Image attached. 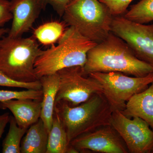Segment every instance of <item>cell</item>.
<instances>
[{
  "label": "cell",
  "instance_id": "cell-10",
  "mask_svg": "<svg viewBox=\"0 0 153 153\" xmlns=\"http://www.w3.org/2000/svg\"><path fill=\"white\" fill-rule=\"evenodd\" d=\"M70 144L79 152L128 153L125 143L111 125L102 126L75 138Z\"/></svg>",
  "mask_w": 153,
  "mask_h": 153
},
{
  "label": "cell",
  "instance_id": "cell-20",
  "mask_svg": "<svg viewBox=\"0 0 153 153\" xmlns=\"http://www.w3.org/2000/svg\"><path fill=\"white\" fill-rule=\"evenodd\" d=\"M42 98L43 91L42 89H27L22 91L0 90V102L19 99L42 100Z\"/></svg>",
  "mask_w": 153,
  "mask_h": 153
},
{
  "label": "cell",
  "instance_id": "cell-9",
  "mask_svg": "<svg viewBox=\"0 0 153 153\" xmlns=\"http://www.w3.org/2000/svg\"><path fill=\"white\" fill-rule=\"evenodd\" d=\"M132 119L119 111L113 112L111 125L125 143L128 153H150L153 149V130L146 121Z\"/></svg>",
  "mask_w": 153,
  "mask_h": 153
},
{
  "label": "cell",
  "instance_id": "cell-3",
  "mask_svg": "<svg viewBox=\"0 0 153 153\" xmlns=\"http://www.w3.org/2000/svg\"><path fill=\"white\" fill-rule=\"evenodd\" d=\"M96 44L73 27H69L58 40L57 46L52 45L49 49L42 50L36 59L34 68L38 79L64 68L83 67L88 52Z\"/></svg>",
  "mask_w": 153,
  "mask_h": 153
},
{
  "label": "cell",
  "instance_id": "cell-17",
  "mask_svg": "<svg viewBox=\"0 0 153 153\" xmlns=\"http://www.w3.org/2000/svg\"><path fill=\"white\" fill-rule=\"evenodd\" d=\"M64 28V25L61 22H47L34 30V36L43 45H53L63 35L65 31Z\"/></svg>",
  "mask_w": 153,
  "mask_h": 153
},
{
  "label": "cell",
  "instance_id": "cell-27",
  "mask_svg": "<svg viewBox=\"0 0 153 153\" xmlns=\"http://www.w3.org/2000/svg\"><path fill=\"white\" fill-rule=\"evenodd\" d=\"M152 153H153V149L152 151Z\"/></svg>",
  "mask_w": 153,
  "mask_h": 153
},
{
  "label": "cell",
  "instance_id": "cell-18",
  "mask_svg": "<svg viewBox=\"0 0 153 153\" xmlns=\"http://www.w3.org/2000/svg\"><path fill=\"white\" fill-rule=\"evenodd\" d=\"M8 132L3 141V153H21V144L22 139L28 129L18 126L14 117H10Z\"/></svg>",
  "mask_w": 153,
  "mask_h": 153
},
{
  "label": "cell",
  "instance_id": "cell-19",
  "mask_svg": "<svg viewBox=\"0 0 153 153\" xmlns=\"http://www.w3.org/2000/svg\"><path fill=\"white\" fill-rule=\"evenodd\" d=\"M124 17L131 22L146 24L153 21V0H141L132 5Z\"/></svg>",
  "mask_w": 153,
  "mask_h": 153
},
{
  "label": "cell",
  "instance_id": "cell-23",
  "mask_svg": "<svg viewBox=\"0 0 153 153\" xmlns=\"http://www.w3.org/2000/svg\"><path fill=\"white\" fill-rule=\"evenodd\" d=\"M11 12L10 2L8 0H0V27L13 19Z\"/></svg>",
  "mask_w": 153,
  "mask_h": 153
},
{
  "label": "cell",
  "instance_id": "cell-22",
  "mask_svg": "<svg viewBox=\"0 0 153 153\" xmlns=\"http://www.w3.org/2000/svg\"><path fill=\"white\" fill-rule=\"evenodd\" d=\"M109 9L113 16L125 14L130 4L133 0H99Z\"/></svg>",
  "mask_w": 153,
  "mask_h": 153
},
{
  "label": "cell",
  "instance_id": "cell-25",
  "mask_svg": "<svg viewBox=\"0 0 153 153\" xmlns=\"http://www.w3.org/2000/svg\"><path fill=\"white\" fill-rule=\"evenodd\" d=\"M10 115L9 113L0 115V140L4 131L6 126L10 121Z\"/></svg>",
  "mask_w": 153,
  "mask_h": 153
},
{
  "label": "cell",
  "instance_id": "cell-11",
  "mask_svg": "<svg viewBox=\"0 0 153 153\" xmlns=\"http://www.w3.org/2000/svg\"><path fill=\"white\" fill-rule=\"evenodd\" d=\"M10 2L13 18L8 36L22 37L32 27L46 5L42 0H11Z\"/></svg>",
  "mask_w": 153,
  "mask_h": 153
},
{
  "label": "cell",
  "instance_id": "cell-2",
  "mask_svg": "<svg viewBox=\"0 0 153 153\" xmlns=\"http://www.w3.org/2000/svg\"><path fill=\"white\" fill-rule=\"evenodd\" d=\"M55 111L66 130L69 143L81 135L102 126L111 125L113 112L102 93L95 94L76 106H71L65 101L58 102L55 104Z\"/></svg>",
  "mask_w": 153,
  "mask_h": 153
},
{
  "label": "cell",
  "instance_id": "cell-13",
  "mask_svg": "<svg viewBox=\"0 0 153 153\" xmlns=\"http://www.w3.org/2000/svg\"><path fill=\"white\" fill-rule=\"evenodd\" d=\"M122 112L129 118H140L153 130V82L144 90L133 96Z\"/></svg>",
  "mask_w": 153,
  "mask_h": 153
},
{
  "label": "cell",
  "instance_id": "cell-12",
  "mask_svg": "<svg viewBox=\"0 0 153 153\" xmlns=\"http://www.w3.org/2000/svg\"><path fill=\"white\" fill-rule=\"evenodd\" d=\"M42 100L19 99L0 102V108L10 110L18 126L28 129L41 117Z\"/></svg>",
  "mask_w": 153,
  "mask_h": 153
},
{
  "label": "cell",
  "instance_id": "cell-1",
  "mask_svg": "<svg viewBox=\"0 0 153 153\" xmlns=\"http://www.w3.org/2000/svg\"><path fill=\"white\" fill-rule=\"evenodd\" d=\"M82 71L85 76L94 72H119L143 77L153 73V68L138 59L125 41L111 32L88 52Z\"/></svg>",
  "mask_w": 153,
  "mask_h": 153
},
{
  "label": "cell",
  "instance_id": "cell-7",
  "mask_svg": "<svg viewBox=\"0 0 153 153\" xmlns=\"http://www.w3.org/2000/svg\"><path fill=\"white\" fill-rule=\"evenodd\" d=\"M111 31L125 41L138 59L153 68V24H139L123 16H116Z\"/></svg>",
  "mask_w": 153,
  "mask_h": 153
},
{
  "label": "cell",
  "instance_id": "cell-15",
  "mask_svg": "<svg viewBox=\"0 0 153 153\" xmlns=\"http://www.w3.org/2000/svg\"><path fill=\"white\" fill-rule=\"evenodd\" d=\"M49 132L41 118L30 126L23 137L21 153H46Z\"/></svg>",
  "mask_w": 153,
  "mask_h": 153
},
{
  "label": "cell",
  "instance_id": "cell-6",
  "mask_svg": "<svg viewBox=\"0 0 153 153\" xmlns=\"http://www.w3.org/2000/svg\"><path fill=\"white\" fill-rule=\"evenodd\" d=\"M88 76L100 83L102 93L113 111H123L133 96L144 90L153 82V73L143 77H132L119 72H94Z\"/></svg>",
  "mask_w": 153,
  "mask_h": 153
},
{
  "label": "cell",
  "instance_id": "cell-21",
  "mask_svg": "<svg viewBox=\"0 0 153 153\" xmlns=\"http://www.w3.org/2000/svg\"><path fill=\"white\" fill-rule=\"evenodd\" d=\"M0 86L9 87L20 88L27 89H42L40 79L34 82H20L10 78L0 70Z\"/></svg>",
  "mask_w": 153,
  "mask_h": 153
},
{
  "label": "cell",
  "instance_id": "cell-4",
  "mask_svg": "<svg viewBox=\"0 0 153 153\" xmlns=\"http://www.w3.org/2000/svg\"><path fill=\"white\" fill-rule=\"evenodd\" d=\"M41 52L34 38L2 36L0 38V70L19 82L38 80L34 65Z\"/></svg>",
  "mask_w": 153,
  "mask_h": 153
},
{
  "label": "cell",
  "instance_id": "cell-26",
  "mask_svg": "<svg viewBox=\"0 0 153 153\" xmlns=\"http://www.w3.org/2000/svg\"><path fill=\"white\" fill-rule=\"evenodd\" d=\"M8 29L5 28H0V38H1L4 35H5L6 33H8Z\"/></svg>",
  "mask_w": 153,
  "mask_h": 153
},
{
  "label": "cell",
  "instance_id": "cell-5",
  "mask_svg": "<svg viewBox=\"0 0 153 153\" xmlns=\"http://www.w3.org/2000/svg\"><path fill=\"white\" fill-rule=\"evenodd\" d=\"M62 17L65 23L97 44L111 32L113 16L99 0H73Z\"/></svg>",
  "mask_w": 153,
  "mask_h": 153
},
{
  "label": "cell",
  "instance_id": "cell-8",
  "mask_svg": "<svg viewBox=\"0 0 153 153\" xmlns=\"http://www.w3.org/2000/svg\"><path fill=\"white\" fill-rule=\"evenodd\" d=\"M82 67H69L57 72L60 83L55 104L63 101L71 106H76L87 101L94 94L102 93L100 83L92 77L84 75Z\"/></svg>",
  "mask_w": 153,
  "mask_h": 153
},
{
  "label": "cell",
  "instance_id": "cell-16",
  "mask_svg": "<svg viewBox=\"0 0 153 153\" xmlns=\"http://www.w3.org/2000/svg\"><path fill=\"white\" fill-rule=\"evenodd\" d=\"M69 143L63 123L54 111L52 128L49 133L46 153H66Z\"/></svg>",
  "mask_w": 153,
  "mask_h": 153
},
{
  "label": "cell",
  "instance_id": "cell-14",
  "mask_svg": "<svg viewBox=\"0 0 153 153\" xmlns=\"http://www.w3.org/2000/svg\"><path fill=\"white\" fill-rule=\"evenodd\" d=\"M39 79L43 91L40 118L49 133L53 122L55 99L59 88L60 78L57 73L42 76Z\"/></svg>",
  "mask_w": 153,
  "mask_h": 153
},
{
  "label": "cell",
  "instance_id": "cell-24",
  "mask_svg": "<svg viewBox=\"0 0 153 153\" xmlns=\"http://www.w3.org/2000/svg\"><path fill=\"white\" fill-rule=\"evenodd\" d=\"M47 6L49 4L52 6L54 10L60 16L62 17L66 7L73 0H42Z\"/></svg>",
  "mask_w": 153,
  "mask_h": 153
}]
</instances>
